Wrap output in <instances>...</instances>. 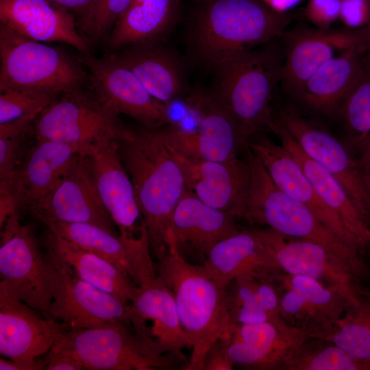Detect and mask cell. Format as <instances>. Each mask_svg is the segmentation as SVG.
I'll return each instance as SVG.
<instances>
[{
  "instance_id": "6da1fadb",
  "label": "cell",
  "mask_w": 370,
  "mask_h": 370,
  "mask_svg": "<svg viewBox=\"0 0 370 370\" xmlns=\"http://www.w3.org/2000/svg\"><path fill=\"white\" fill-rule=\"evenodd\" d=\"M290 21L288 14L260 0H197L187 21L188 53L212 69L236 53L271 42Z\"/></svg>"
},
{
  "instance_id": "7a4b0ae2",
  "label": "cell",
  "mask_w": 370,
  "mask_h": 370,
  "mask_svg": "<svg viewBox=\"0 0 370 370\" xmlns=\"http://www.w3.org/2000/svg\"><path fill=\"white\" fill-rule=\"evenodd\" d=\"M160 128L129 129L117 141L154 256L167 247L172 216L186 188L181 168Z\"/></svg>"
},
{
  "instance_id": "3957f363",
  "label": "cell",
  "mask_w": 370,
  "mask_h": 370,
  "mask_svg": "<svg viewBox=\"0 0 370 370\" xmlns=\"http://www.w3.org/2000/svg\"><path fill=\"white\" fill-rule=\"evenodd\" d=\"M157 275L173 292L181 325L192 349L182 369L205 370L210 349L227 334L231 325L227 290L220 288L203 265L182 255L170 229L167 247L156 256Z\"/></svg>"
},
{
  "instance_id": "277c9868",
  "label": "cell",
  "mask_w": 370,
  "mask_h": 370,
  "mask_svg": "<svg viewBox=\"0 0 370 370\" xmlns=\"http://www.w3.org/2000/svg\"><path fill=\"white\" fill-rule=\"evenodd\" d=\"M245 149L250 183L241 218L321 245L341 259L360 282L370 283V267L362 253L344 243L306 206L278 187L248 146Z\"/></svg>"
},
{
  "instance_id": "5b68a950",
  "label": "cell",
  "mask_w": 370,
  "mask_h": 370,
  "mask_svg": "<svg viewBox=\"0 0 370 370\" xmlns=\"http://www.w3.org/2000/svg\"><path fill=\"white\" fill-rule=\"evenodd\" d=\"M282 65L270 42L236 53L212 68L214 79L210 90L236 124L245 146L273 115L271 104Z\"/></svg>"
},
{
  "instance_id": "8992f818",
  "label": "cell",
  "mask_w": 370,
  "mask_h": 370,
  "mask_svg": "<svg viewBox=\"0 0 370 370\" xmlns=\"http://www.w3.org/2000/svg\"><path fill=\"white\" fill-rule=\"evenodd\" d=\"M0 89L16 88L59 96L82 89L88 73L60 48L24 37L0 25Z\"/></svg>"
},
{
  "instance_id": "52a82bcc",
  "label": "cell",
  "mask_w": 370,
  "mask_h": 370,
  "mask_svg": "<svg viewBox=\"0 0 370 370\" xmlns=\"http://www.w3.org/2000/svg\"><path fill=\"white\" fill-rule=\"evenodd\" d=\"M33 125L36 140L63 143L87 157L122 138L129 130L119 115L82 89L59 95L37 116Z\"/></svg>"
},
{
  "instance_id": "ba28073f",
  "label": "cell",
  "mask_w": 370,
  "mask_h": 370,
  "mask_svg": "<svg viewBox=\"0 0 370 370\" xmlns=\"http://www.w3.org/2000/svg\"><path fill=\"white\" fill-rule=\"evenodd\" d=\"M64 340L86 369H171L180 362L184 365L177 356L153 347L125 322L69 330Z\"/></svg>"
},
{
  "instance_id": "9c48e42d",
  "label": "cell",
  "mask_w": 370,
  "mask_h": 370,
  "mask_svg": "<svg viewBox=\"0 0 370 370\" xmlns=\"http://www.w3.org/2000/svg\"><path fill=\"white\" fill-rule=\"evenodd\" d=\"M44 247L51 274V319L63 323L69 330L116 321L130 323V303L83 280L51 250Z\"/></svg>"
},
{
  "instance_id": "30bf717a",
  "label": "cell",
  "mask_w": 370,
  "mask_h": 370,
  "mask_svg": "<svg viewBox=\"0 0 370 370\" xmlns=\"http://www.w3.org/2000/svg\"><path fill=\"white\" fill-rule=\"evenodd\" d=\"M92 95L114 114L127 115L143 127L158 129L170 123L166 105L153 97L134 73L110 53L96 58L82 53Z\"/></svg>"
},
{
  "instance_id": "8fae6325",
  "label": "cell",
  "mask_w": 370,
  "mask_h": 370,
  "mask_svg": "<svg viewBox=\"0 0 370 370\" xmlns=\"http://www.w3.org/2000/svg\"><path fill=\"white\" fill-rule=\"evenodd\" d=\"M0 287L10 295L51 319V282L49 263L29 225H19L2 236Z\"/></svg>"
},
{
  "instance_id": "7c38bea8",
  "label": "cell",
  "mask_w": 370,
  "mask_h": 370,
  "mask_svg": "<svg viewBox=\"0 0 370 370\" xmlns=\"http://www.w3.org/2000/svg\"><path fill=\"white\" fill-rule=\"evenodd\" d=\"M188 98L199 113L198 126L188 130L169 124L160 128L168 146L185 157L212 161H227L237 158L245 145L239 130L210 90L198 89Z\"/></svg>"
},
{
  "instance_id": "4fadbf2b",
  "label": "cell",
  "mask_w": 370,
  "mask_h": 370,
  "mask_svg": "<svg viewBox=\"0 0 370 370\" xmlns=\"http://www.w3.org/2000/svg\"><path fill=\"white\" fill-rule=\"evenodd\" d=\"M274 116L304 152L341 182L370 225V193L362 168L346 143L293 110L283 109Z\"/></svg>"
},
{
  "instance_id": "5bb4252c",
  "label": "cell",
  "mask_w": 370,
  "mask_h": 370,
  "mask_svg": "<svg viewBox=\"0 0 370 370\" xmlns=\"http://www.w3.org/2000/svg\"><path fill=\"white\" fill-rule=\"evenodd\" d=\"M281 319L290 326L308 330L325 327L338 319L360 293L329 286L279 269L273 272Z\"/></svg>"
},
{
  "instance_id": "9a60e30c",
  "label": "cell",
  "mask_w": 370,
  "mask_h": 370,
  "mask_svg": "<svg viewBox=\"0 0 370 370\" xmlns=\"http://www.w3.org/2000/svg\"><path fill=\"white\" fill-rule=\"evenodd\" d=\"M31 212L43 223H86L117 236L115 224L97 188L90 157L79 155L51 192Z\"/></svg>"
},
{
  "instance_id": "2e32d148",
  "label": "cell",
  "mask_w": 370,
  "mask_h": 370,
  "mask_svg": "<svg viewBox=\"0 0 370 370\" xmlns=\"http://www.w3.org/2000/svg\"><path fill=\"white\" fill-rule=\"evenodd\" d=\"M286 41L280 81L291 95L333 58L355 47H369L366 27L301 28L288 33Z\"/></svg>"
},
{
  "instance_id": "e0dca14e",
  "label": "cell",
  "mask_w": 370,
  "mask_h": 370,
  "mask_svg": "<svg viewBox=\"0 0 370 370\" xmlns=\"http://www.w3.org/2000/svg\"><path fill=\"white\" fill-rule=\"evenodd\" d=\"M312 332L313 330L292 327L284 321L231 323L221 340L234 365L249 369L280 370L288 355Z\"/></svg>"
},
{
  "instance_id": "ac0fdd59",
  "label": "cell",
  "mask_w": 370,
  "mask_h": 370,
  "mask_svg": "<svg viewBox=\"0 0 370 370\" xmlns=\"http://www.w3.org/2000/svg\"><path fill=\"white\" fill-rule=\"evenodd\" d=\"M254 230L279 270L358 293L363 288L347 266L321 245L286 236L268 227Z\"/></svg>"
},
{
  "instance_id": "d6986e66",
  "label": "cell",
  "mask_w": 370,
  "mask_h": 370,
  "mask_svg": "<svg viewBox=\"0 0 370 370\" xmlns=\"http://www.w3.org/2000/svg\"><path fill=\"white\" fill-rule=\"evenodd\" d=\"M169 149L181 168L188 190L206 204L241 218L250 183L246 159L201 160Z\"/></svg>"
},
{
  "instance_id": "ffe728a7",
  "label": "cell",
  "mask_w": 370,
  "mask_h": 370,
  "mask_svg": "<svg viewBox=\"0 0 370 370\" xmlns=\"http://www.w3.org/2000/svg\"><path fill=\"white\" fill-rule=\"evenodd\" d=\"M247 146L278 187L306 206L344 243L362 253L365 251L338 217L321 199L298 162L286 147L265 136L256 135L249 140Z\"/></svg>"
},
{
  "instance_id": "44dd1931",
  "label": "cell",
  "mask_w": 370,
  "mask_h": 370,
  "mask_svg": "<svg viewBox=\"0 0 370 370\" xmlns=\"http://www.w3.org/2000/svg\"><path fill=\"white\" fill-rule=\"evenodd\" d=\"M129 320L135 332L153 347L177 356L184 365L188 362L182 350L189 347V342L173 292L158 275L139 286L130 304Z\"/></svg>"
},
{
  "instance_id": "7402d4cb",
  "label": "cell",
  "mask_w": 370,
  "mask_h": 370,
  "mask_svg": "<svg viewBox=\"0 0 370 370\" xmlns=\"http://www.w3.org/2000/svg\"><path fill=\"white\" fill-rule=\"evenodd\" d=\"M55 319L34 308L0 287V354L12 360L44 356L68 332Z\"/></svg>"
},
{
  "instance_id": "603a6c76",
  "label": "cell",
  "mask_w": 370,
  "mask_h": 370,
  "mask_svg": "<svg viewBox=\"0 0 370 370\" xmlns=\"http://www.w3.org/2000/svg\"><path fill=\"white\" fill-rule=\"evenodd\" d=\"M117 141L99 149L90 157V161L101 199L119 229L120 239L127 245L148 234V231L132 182L121 159Z\"/></svg>"
},
{
  "instance_id": "cb8c5ba5",
  "label": "cell",
  "mask_w": 370,
  "mask_h": 370,
  "mask_svg": "<svg viewBox=\"0 0 370 370\" xmlns=\"http://www.w3.org/2000/svg\"><path fill=\"white\" fill-rule=\"evenodd\" d=\"M0 21L14 32L40 42H62L90 53L73 14L49 0H0Z\"/></svg>"
},
{
  "instance_id": "d4e9b609",
  "label": "cell",
  "mask_w": 370,
  "mask_h": 370,
  "mask_svg": "<svg viewBox=\"0 0 370 370\" xmlns=\"http://www.w3.org/2000/svg\"><path fill=\"white\" fill-rule=\"evenodd\" d=\"M360 46L333 58L297 88L291 96L304 109L316 114L333 116L338 112L364 68Z\"/></svg>"
},
{
  "instance_id": "484cf974",
  "label": "cell",
  "mask_w": 370,
  "mask_h": 370,
  "mask_svg": "<svg viewBox=\"0 0 370 370\" xmlns=\"http://www.w3.org/2000/svg\"><path fill=\"white\" fill-rule=\"evenodd\" d=\"M79 156L69 145L36 140L20 164L14 180L18 211L32 212L55 188Z\"/></svg>"
},
{
  "instance_id": "4316f807",
  "label": "cell",
  "mask_w": 370,
  "mask_h": 370,
  "mask_svg": "<svg viewBox=\"0 0 370 370\" xmlns=\"http://www.w3.org/2000/svg\"><path fill=\"white\" fill-rule=\"evenodd\" d=\"M298 162L324 204L343 222L364 250L370 244V225L349 198L341 182L328 170L307 156L273 115L267 127Z\"/></svg>"
},
{
  "instance_id": "83f0119b",
  "label": "cell",
  "mask_w": 370,
  "mask_h": 370,
  "mask_svg": "<svg viewBox=\"0 0 370 370\" xmlns=\"http://www.w3.org/2000/svg\"><path fill=\"white\" fill-rule=\"evenodd\" d=\"M110 53L130 69L147 91L164 104L186 92L184 64L162 42L134 45Z\"/></svg>"
},
{
  "instance_id": "f1b7e54d",
  "label": "cell",
  "mask_w": 370,
  "mask_h": 370,
  "mask_svg": "<svg viewBox=\"0 0 370 370\" xmlns=\"http://www.w3.org/2000/svg\"><path fill=\"white\" fill-rule=\"evenodd\" d=\"M235 219L206 204L186 188L173 212L170 229L179 248L206 258L216 244L240 230Z\"/></svg>"
},
{
  "instance_id": "f546056e",
  "label": "cell",
  "mask_w": 370,
  "mask_h": 370,
  "mask_svg": "<svg viewBox=\"0 0 370 370\" xmlns=\"http://www.w3.org/2000/svg\"><path fill=\"white\" fill-rule=\"evenodd\" d=\"M180 14L179 0H132L112 28L107 53L162 42L176 25Z\"/></svg>"
},
{
  "instance_id": "4dcf8cb0",
  "label": "cell",
  "mask_w": 370,
  "mask_h": 370,
  "mask_svg": "<svg viewBox=\"0 0 370 370\" xmlns=\"http://www.w3.org/2000/svg\"><path fill=\"white\" fill-rule=\"evenodd\" d=\"M213 281L227 289L234 279L246 272L278 269L254 229L239 230L216 244L203 264Z\"/></svg>"
},
{
  "instance_id": "1f68e13d",
  "label": "cell",
  "mask_w": 370,
  "mask_h": 370,
  "mask_svg": "<svg viewBox=\"0 0 370 370\" xmlns=\"http://www.w3.org/2000/svg\"><path fill=\"white\" fill-rule=\"evenodd\" d=\"M44 247L51 250L81 279L126 303H130L139 286L107 260L62 238L48 230Z\"/></svg>"
},
{
  "instance_id": "d6a6232c",
  "label": "cell",
  "mask_w": 370,
  "mask_h": 370,
  "mask_svg": "<svg viewBox=\"0 0 370 370\" xmlns=\"http://www.w3.org/2000/svg\"><path fill=\"white\" fill-rule=\"evenodd\" d=\"M275 269L246 272L236 277L227 289L231 323L251 324L283 321L273 273Z\"/></svg>"
},
{
  "instance_id": "836d02e7",
  "label": "cell",
  "mask_w": 370,
  "mask_h": 370,
  "mask_svg": "<svg viewBox=\"0 0 370 370\" xmlns=\"http://www.w3.org/2000/svg\"><path fill=\"white\" fill-rule=\"evenodd\" d=\"M345 143L358 160L362 170L370 162V58L341 106Z\"/></svg>"
},
{
  "instance_id": "e575fe53",
  "label": "cell",
  "mask_w": 370,
  "mask_h": 370,
  "mask_svg": "<svg viewBox=\"0 0 370 370\" xmlns=\"http://www.w3.org/2000/svg\"><path fill=\"white\" fill-rule=\"evenodd\" d=\"M44 224L54 234L110 262L135 282L130 254L119 236L86 223L47 221Z\"/></svg>"
},
{
  "instance_id": "d590c367",
  "label": "cell",
  "mask_w": 370,
  "mask_h": 370,
  "mask_svg": "<svg viewBox=\"0 0 370 370\" xmlns=\"http://www.w3.org/2000/svg\"><path fill=\"white\" fill-rule=\"evenodd\" d=\"M312 337L330 341L352 357L370 362V310L359 296L338 319L314 330Z\"/></svg>"
},
{
  "instance_id": "8d00e7d4",
  "label": "cell",
  "mask_w": 370,
  "mask_h": 370,
  "mask_svg": "<svg viewBox=\"0 0 370 370\" xmlns=\"http://www.w3.org/2000/svg\"><path fill=\"white\" fill-rule=\"evenodd\" d=\"M280 370H370V362L352 357L330 341L310 336L288 355Z\"/></svg>"
},
{
  "instance_id": "74e56055",
  "label": "cell",
  "mask_w": 370,
  "mask_h": 370,
  "mask_svg": "<svg viewBox=\"0 0 370 370\" xmlns=\"http://www.w3.org/2000/svg\"><path fill=\"white\" fill-rule=\"evenodd\" d=\"M58 96L16 88L0 89V125L37 116Z\"/></svg>"
},
{
  "instance_id": "f35d334b",
  "label": "cell",
  "mask_w": 370,
  "mask_h": 370,
  "mask_svg": "<svg viewBox=\"0 0 370 370\" xmlns=\"http://www.w3.org/2000/svg\"><path fill=\"white\" fill-rule=\"evenodd\" d=\"M29 129L0 127V190L13 189L17 169L22 162L23 140Z\"/></svg>"
},
{
  "instance_id": "ab89813d",
  "label": "cell",
  "mask_w": 370,
  "mask_h": 370,
  "mask_svg": "<svg viewBox=\"0 0 370 370\" xmlns=\"http://www.w3.org/2000/svg\"><path fill=\"white\" fill-rule=\"evenodd\" d=\"M132 0H97L92 11L80 25L87 36L94 40L103 37Z\"/></svg>"
},
{
  "instance_id": "60d3db41",
  "label": "cell",
  "mask_w": 370,
  "mask_h": 370,
  "mask_svg": "<svg viewBox=\"0 0 370 370\" xmlns=\"http://www.w3.org/2000/svg\"><path fill=\"white\" fill-rule=\"evenodd\" d=\"M341 0H308L304 16L315 27L330 29L339 20Z\"/></svg>"
},
{
  "instance_id": "b9f144b4",
  "label": "cell",
  "mask_w": 370,
  "mask_h": 370,
  "mask_svg": "<svg viewBox=\"0 0 370 370\" xmlns=\"http://www.w3.org/2000/svg\"><path fill=\"white\" fill-rule=\"evenodd\" d=\"M65 336V335H64ZM58 340L42 357L47 370H82L84 367L64 340Z\"/></svg>"
},
{
  "instance_id": "7bdbcfd3",
  "label": "cell",
  "mask_w": 370,
  "mask_h": 370,
  "mask_svg": "<svg viewBox=\"0 0 370 370\" xmlns=\"http://www.w3.org/2000/svg\"><path fill=\"white\" fill-rule=\"evenodd\" d=\"M339 20L349 29L366 27L370 22V0H341Z\"/></svg>"
},
{
  "instance_id": "ee69618b",
  "label": "cell",
  "mask_w": 370,
  "mask_h": 370,
  "mask_svg": "<svg viewBox=\"0 0 370 370\" xmlns=\"http://www.w3.org/2000/svg\"><path fill=\"white\" fill-rule=\"evenodd\" d=\"M234 364L227 356L222 340L218 341L208 351L205 360V370H231Z\"/></svg>"
},
{
  "instance_id": "f6af8a7d",
  "label": "cell",
  "mask_w": 370,
  "mask_h": 370,
  "mask_svg": "<svg viewBox=\"0 0 370 370\" xmlns=\"http://www.w3.org/2000/svg\"><path fill=\"white\" fill-rule=\"evenodd\" d=\"M78 16L79 25L87 18L97 0H49Z\"/></svg>"
},
{
  "instance_id": "bcb514c9",
  "label": "cell",
  "mask_w": 370,
  "mask_h": 370,
  "mask_svg": "<svg viewBox=\"0 0 370 370\" xmlns=\"http://www.w3.org/2000/svg\"><path fill=\"white\" fill-rule=\"evenodd\" d=\"M1 370H41L45 369V362L42 358L32 360H5L0 358Z\"/></svg>"
},
{
  "instance_id": "7dc6e473",
  "label": "cell",
  "mask_w": 370,
  "mask_h": 370,
  "mask_svg": "<svg viewBox=\"0 0 370 370\" xmlns=\"http://www.w3.org/2000/svg\"><path fill=\"white\" fill-rule=\"evenodd\" d=\"M272 10L280 14L288 12L304 0H260Z\"/></svg>"
},
{
  "instance_id": "c3c4849f",
  "label": "cell",
  "mask_w": 370,
  "mask_h": 370,
  "mask_svg": "<svg viewBox=\"0 0 370 370\" xmlns=\"http://www.w3.org/2000/svg\"><path fill=\"white\" fill-rule=\"evenodd\" d=\"M360 298L370 310V290L363 288L360 293Z\"/></svg>"
},
{
  "instance_id": "681fc988",
  "label": "cell",
  "mask_w": 370,
  "mask_h": 370,
  "mask_svg": "<svg viewBox=\"0 0 370 370\" xmlns=\"http://www.w3.org/2000/svg\"><path fill=\"white\" fill-rule=\"evenodd\" d=\"M363 173L365 175L366 183L370 193V162L363 169Z\"/></svg>"
},
{
  "instance_id": "f907efd6",
  "label": "cell",
  "mask_w": 370,
  "mask_h": 370,
  "mask_svg": "<svg viewBox=\"0 0 370 370\" xmlns=\"http://www.w3.org/2000/svg\"><path fill=\"white\" fill-rule=\"evenodd\" d=\"M366 29H367V42L369 45V48L370 49V22L369 25L366 27Z\"/></svg>"
}]
</instances>
